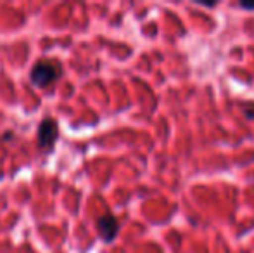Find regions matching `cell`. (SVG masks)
Masks as SVG:
<instances>
[{"label":"cell","mask_w":254,"mask_h":253,"mask_svg":"<svg viewBox=\"0 0 254 253\" xmlns=\"http://www.w3.org/2000/svg\"><path fill=\"white\" fill-rule=\"evenodd\" d=\"M59 137V125L54 118H44L38 125L37 132V144L42 151H49L56 146Z\"/></svg>","instance_id":"2"},{"label":"cell","mask_w":254,"mask_h":253,"mask_svg":"<svg viewBox=\"0 0 254 253\" xmlns=\"http://www.w3.org/2000/svg\"><path fill=\"white\" fill-rule=\"evenodd\" d=\"M97 231L101 234V238L106 243L114 241V238L118 236V231H120V222L113 213H104L97 219Z\"/></svg>","instance_id":"3"},{"label":"cell","mask_w":254,"mask_h":253,"mask_svg":"<svg viewBox=\"0 0 254 253\" xmlns=\"http://www.w3.org/2000/svg\"><path fill=\"white\" fill-rule=\"evenodd\" d=\"M61 77H63V70H61L59 64L56 61H51V59H40V61H37L30 71L31 82L40 88L51 87Z\"/></svg>","instance_id":"1"},{"label":"cell","mask_w":254,"mask_h":253,"mask_svg":"<svg viewBox=\"0 0 254 253\" xmlns=\"http://www.w3.org/2000/svg\"><path fill=\"white\" fill-rule=\"evenodd\" d=\"M241 7H244V9H254V3H248V2H241Z\"/></svg>","instance_id":"4"}]
</instances>
